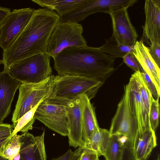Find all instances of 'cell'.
<instances>
[{
  "mask_svg": "<svg viewBox=\"0 0 160 160\" xmlns=\"http://www.w3.org/2000/svg\"><path fill=\"white\" fill-rule=\"evenodd\" d=\"M144 10L145 21L142 35L151 44L160 43V0H146Z\"/></svg>",
  "mask_w": 160,
  "mask_h": 160,
  "instance_id": "14",
  "label": "cell"
},
{
  "mask_svg": "<svg viewBox=\"0 0 160 160\" xmlns=\"http://www.w3.org/2000/svg\"><path fill=\"white\" fill-rule=\"evenodd\" d=\"M128 84L130 108L137 120L139 134L151 128L149 116L141 97L138 81L134 73L132 75Z\"/></svg>",
  "mask_w": 160,
  "mask_h": 160,
  "instance_id": "13",
  "label": "cell"
},
{
  "mask_svg": "<svg viewBox=\"0 0 160 160\" xmlns=\"http://www.w3.org/2000/svg\"><path fill=\"white\" fill-rule=\"evenodd\" d=\"M44 131L40 136L28 132L21 135L20 160H46L44 143Z\"/></svg>",
  "mask_w": 160,
  "mask_h": 160,
  "instance_id": "16",
  "label": "cell"
},
{
  "mask_svg": "<svg viewBox=\"0 0 160 160\" xmlns=\"http://www.w3.org/2000/svg\"><path fill=\"white\" fill-rule=\"evenodd\" d=\"M0 160H9L0 154Z\"/></svg>",
  "mask_w": 160,
  "mask_h": 160,
  "instance_id": "39",
  "label": "cell"
},
{
  "mask_svg": "<svg viewBox=\"0 0 160 160\" xmlns=\"http://www.w3.org/2000/svg\"><path fill=\"white\" fill-rule=\"evenodd\" d=\"M137 2V0H87L79 8L60 17L59 22L71 21L78 23L93 14L99 12L109 14L119 8H128Z\"/></svg>",
  "mask_w": 160,
  "mask_h": 160,
  "instance_id": "9",
  "label": "cell"
},
{
  "mask_svg": "<svg viewBox=\"0 0 160 160\" xmlns=\"http://www.w3.org/2000/svg\"><path fill=\"white\" fill-rule=\"evenodd\" d=\"M75 152V151H72L71 149H69L62 156L52 160H72Z\"/></svg>",
  "mask_w": 160,
  "mask_h": 160,
  "instance_id": "35",
  "label": "cell"
},
{
  "mask_svg": "<svg viewBox=\"0 0 160 160\" xmlns=\"http://www.w3.org/2000/svg\"><path fill=\"white\" fill-rule=\"evenodd\" d=\"M83 31L82 26L79 23L71 21L59 22L52 33L46 53L53 58L66 48L87 45L82 35Z\"/></svg>",
  "mask_w": 160,
  "mask_h": 160,
  "instance_id": "7",
  "label": "cell"
},
{
  "mask_svg": "<svg viewBox=\"0 0 160 160\" xmlns=\"http://www.w3.org/2000/svg\"><path fill=\"white\" fill-rule=\"evenodd\" d=\"M87 0H32V1L39 6L55 11L62 17L79 8Z\"/></svg>",
  "mask_w": 160,
  "mask_h": 160,
  "instance_id": "20",
  "label": "cell"
},
{
  "mask_svg": "<svg viewBox=\"0 0 160 160\" xmlns=\"http://www.w3.org/2000/svg\"><path fill=\"white\" fill-rule=\"evenodd\" d=\"M21 83L8 71L0 72V123L10 113L14 95Z\"/></svg>",
  "mask_w": 160,
  "mask_h": 160,
  "instance_id": "15",
  "label": "cell"
},
{
  "mask_svg": "<svg viewBox=\"0 0 160 160\" xmlns=\"http://www.w3.org/2000/svg\"><path fill=\"white\" fill-rule=\"evenodd\" d=\"M83 94L70 101L65 105L67 112L68 142L70 146L75 148L81 145Z\"/></svg>",
  "mask_w": 160,
  "mask_h": 160,
  "instance_id": "12",
  "label": "cell"
},
{
  "mask_svg": "<svg viewBox=\"0 0 160 160\" xmlns=\"http://www.w3.org/2000/svg\"><path fill=\"white\" fill-rule=\"evenodd\" d=\"M13 130L11 125L0 123V137H10Z\"/></svg>",
  "mask_w": 160,
  "mask_h": 160,
  "instance_id": "32",
  "label": "cell"
},
{
  "mask_svg": "<svg viewBox=\"0 0 160 160\" xmlns=\"http://www.w3.org/2000/svg\"><path fill=\"white\" fill-rule=\"evenodd\" d=\"M10 137H0V150Z\"/></svg>",
  "mask_w": 160,
  "mask_h": 160,
  "instance_id": "37",
  "label": "cell"
},
{
  "mask_svg": "<svg viewBox=\"0 0 160 160\" xmlns=\"http://www.w3.org/2000/svg\"><path fill=\"white\" fill-rule=\"evenodd\" d=\"M35 9L31 8L14 9L8 14L0 29V47L6 49L27 26Z\"/></svg>",
  "mask_w": 160,
  "mask_h": 160,
  "instance_id": "8",
  "label": "cell"
},
{
  "mask_svg": "<svg viewBox=\"0 0 160 160\" xmlns=\"http://www.w3.org/2000/svg\"><path fill=\"white\" fill-rule=\"evenodd\" d=\"M122 160H137L134 152L127 147L125 148Z\"/></svg>",
  "mask_w": 160,
  "mask_h": 160,
  "instance_id": "34",
  "label": "cell"
},
{
  "mask_svg": "<svg viewBox=\"0 0 160 160\" xmlns=\"http://www.w3.org/2000/svg\"><path fill=\"white\" fill-rule=\"evenodd\" d=\"M95 109L90 100L83 94L82 97L81 145L85 148L88 144L93 134L99 128Z\"/></svg>",
  "mask_w": 160,
  "mask_h": 160,
  "instance_id": "18",
  "label": "cell"
},
{
  "mask_svg": "<svg viewBox=\"0 0 160 160\" xmlns=\"http://www.w3.org/2000/svg\"><path fill=\"white\" fill-rule=\"evenodd\" d=\"M156 160H160V157L159 156H158V158Z\"/></svg>",
  "mask_w": 160,
  "mask_h": 160,
  "instance_id": "40",
  "label": "cell"
},
{
  "mask_svg": "<svg viewBox=\"0 0 160 160\" xmlns=\"http://www.w3.org/2000/svg\"><path fill=\"white\" fill-rule=\"evenodd\" d=\"M104 83L95 79L78 76H55L53 92L45 100L49 102L66 105L83 94L91 100L96 96Z\"/></svg>",
  "mask_w": 160,
  "mask_h": 160,
  "instance_id": "3",
  "label": "cell"
},
{
  "mask_svg": "<svg viewBox=\"0 0 160 160\" xmlns=\"http://www.w3.org/2000/svg\"><path fill=\"white\" fill-rule=\"evenodd\" d=\"M11 12L9 8L0 6V25H1L9 13Z\"/></svg>",
  "mask_w": 160,
  "mask_h": 160,
  "instance_id": "33",
  "label": "cell"
},
{
  "mask_svg": "<svg viewBox=\"0 0 160 160\" xmlns=\"http://www.w3.org/2000/svg\"><path fill=\"white\" fill-rule=\"evenodd\" d=\"M50 60L47 53L36 54L16 62L8 72L21 83L38 82L52 75Z\"/></svg>",
  "mask_w": 160,
  "mask_h": 160,
  "instance_id": "5",
  "label": "cell"
},
{
  "mask_svg": "<svg viewBox=\"0 0 160 160\" xmlns=\"http://www.w3.org/2000/svg\"><path fill=\"white\" fill-rule=\"evenodd\" d=\"M1 25H0V28H1Z\"/></svg>",
  "mask_w": 160,
  "mask_h": 160,
  "instance_id": "41",
  "label": "cell"
},
{
  "mask_svg": "<svg viewBox=\"0 0 160 160\" xmlns=\"http://www.w3.org/2000/svg\"><path fill=\"white\" fill-rule=\"evenodd\" d=\"M58 75L92 78L103 83L114 70L115 59L99 48L88 46L66 48L53 58Z\"/></svg>",
  "mask_w": 160,
  "mask_h": 160,
  "instance_id": "2",
  "label": "cell"
},
{
  "mask_svg": "<svg viewBox=\"0 0 160 160\" xmlns=\"http://www.w3.org/2000/svg\"><path fill=\"white\" fill-rule=\"evenodd\" d=\"M141 68L148 74L154 84L160 96V69L151 57L148 47L143 40L137 41L132 52Z\"/></svg>",
  "mask_w": 160,
  "mask_h": 160,
  "instance_id": "17",
  "label": "cell"
},
{
  "mask_svg": "<svg viewBox=\"0 0 160 160\" xmlns=\"http://www.w3.org/2000/svg\"><path fill=\"white\" fill-rule=\"evenodd\" d=\"M134 46H127L120 45L114 37H111L106 40L105 43L99 47L100 50L114 58L122 57L129 52H132Z\"/></svg>",
  "mask_w": 160,
  "mask_h": 160,
  "instance_id": "23",
  "label": "cell"
},
{
  "mask_svg": "<svg viewBox=\"0 0 160 160\" xmlns=\"http://www.w3.org/2000/svg\"><path fill=\"white\" fill-rule=\"evenodd\" d=\"M134 74L138 81L141 97L149 116L150 107L153 98L144 81L141 72H135Z\"/></svg>",
  "mask_w": 160,
  "mask_h": 160,
  "instance_id": "26",
  "label": "cell"
},
{
  "mask_svg": "<svg viewBox=\"0 0 160 160\" xmlns=\"http://www.w3.org/2000/svg\"><path fill=\"white\" fill-rule=\"evenodd\" d=\"M97 160H99V158Z\"/></svg>",
  "mask_w": 160,
  "mask_h": 160,
  "instance_id": "42",
  "label": "cell"
},
{
  "mask_svg": "<svg viewBox=\"0 0 160 160\" xmlns=\"http://www.w3.org/2000/svg\"><path fill=\"white\" fill-rule=\"evenodd\" d=\"M157 145L155 131L152 128L138 134L134 150L136 160H147Z\"/></svg>",
  "mask_w": 160,
  "mask_h": 160,
  "instance_id": "19",
  "label": "cell"
},
{
  "mask_svg": "<svg viewBox=\"0 0 160 160\" xmlns=\"http://www.w3.org/2000/svg\"><path fill=\"white\" fill-rule=\"evenodd\" d=\"M21 135L15 134L10 137L0 150V154L9 160L13 158L20 151Z\"/></svg>",
  "mask_w": 160,
  "mask_h": 160,
  "instance_id": "25",
  "label": "cell"
},
{
  "mask_svg": "<svg viewBox=\"0 0 160 160\" xmlns=\"http://www.w3.org/2000/svg\"><path fill=\"white\" fill-rule=\"evenodd\" d=\"M41 102L25 113L17 121L10 137L17 134L18 132L24 133L32 129L33 125L36 120L34 116V114Z\"/></svg>",
  "mask_w": 160,
  "mask_h": 160,
  "instance_id": "24",
  "label": "cell"
},
{
  "mask_svg": "<svg viewBox=\"0 0 160 160\" xmlns=\"http://www.w3.org/2000/svg\"><path fill=\"white\" fill-rule=\"evenodd\" d=\"M55 76L51 75L45 79L35 83H21L15 108L12 115V125L15 127L17 121L38 104L47 100L53 92Z\"/></svg>",
  "mask_w": 160,
  "mask_h": 160,
  "instance_id": "4",
  "label": "cell"
},
{
  "mask_svg": "<svg viewBox=\"0 0 160 160\" xmlns=\"http://www.w3.org/2000/svg\"><path fill=\"white\" fill-rule=\"evenodd\" d=\"M149 53L159 67L160 66V43L154 42L148 47Z\"/></svg>",
  "mask_w": 160,
  "mask_h": 160,
  "instance_id": "30",
  "label": "cell"
},
{
  "mask_svg": "<svg viewBox=\"0 0 160 160\" xmlns=\"http://www.w3.org/2000/svg\"><path fill=\"white\" fill-rule=\"evenodd\" d=\"M60 19L55 11L45 8L35 9L25 28L3 51V71H8L13 65L25 58L46 53L50 38Z\"/></svg>",
  "mask_w": 160,
  "mask_h": 160,
  "instance_id": "1",
  "label": "cell"
},
{
  "mask_svg": "<svg viewBox=\"0 0 160 160\" xmlns=\"http://www.w3.org/2000/svg\"><path fill=\"white\" fill-rule=\"evenodd\" d=\"M20 155L19 153L13 158L12 160H20Z\"/></svg>",
  "mask_w": 160,
  "mask_h": 160,
  "instance_id": "38",
  "label": "cell"
},
{
  "mask_svg": "<svg viewBox=\"0 0 160 160\" xmlns=\"http://www.w3.org/2000/svg\"><path fill=\"white\" fill-rule=\"evenodd\" d=\"M82 149L78 160H97L98 158V154L93 150L86 148Z\"/></svg>",
  "mask_w": 160,
  "mask_h": 160,
  "instance_id": "31",
  "label": "cell"
},
{
  "mask_svg": "<svg viewBox=\"0 0 160 160\" xmlns=\"http://www.w3.org/2000/svg\"><path fill=\"white\" fill-rule=\"evenodd\" d=\"M111 137L109 130L99 128L93 134L89 142L84 148H88L94 151L98 157L104 156Z\"/></svg>",
  "mask_w": 160,
  "mask_h": 160,
  "instance_id": "21",
  "label": "cell"
},
{
  "mask_svg": "<svg viewBox=\"0 0 160 160\" xmlns=\"http://www.w3.org/2000/svg\"><path fill=\"white\" fill-rule=\"evenodd\" d=\"M109 131L111 136L117 135L125 137L127 146L134 152L138 128L137 120L130 108L128 84L124 87L123 95L118 105Z\"/></svg>",
  "mask_w": 160,
  "mask_h": 160,
  "instance_id": "6",
  "label": "cell"
},
{
  "mask_svg": "<svg viewBox=\"0 0 160 160\" xmlns=\"http://www.w3.org/2000/svg\"><path fill=\"white\" fill-rule=\"evenodd\" d=\"M141 72L144 81L153 98L155 100L159 99L160 96L158 95L156 88L150 78L145 72L141 68Z\"/></svg>",
  "mask_w": 160,
  "mask_h": 160,
  "instance_id": "29",
  "label": "cell"
},
{
  "mask_svg": "<svg viewBox=\"0 0 160 160\" xmlns=\"http://www.w3.org/2000/svg\"><path fill=\"white\" fill-rule=\"evenodd\" d=\"M126 144V139L123 136H111L103 156L105 160H122Z\"/></svg>",
  "mask_w": 160,
  "mask_h": 160,
  "instance_id": "22",
  "label": "cell"
},
{
  "mask_svg": "<svg viewBox=\"0 0 160 160\" xmlns=\"http://www.w3.org/2000/svg\"><path fill=\"white\" fill-rule=\"evenodd\" d=\"M36 119L50 129L63 136H67V117L65 106L44 100L38 106Z\"/></svg>",
  "mask_w": 160,
  "mask_h": 160,
  "instance_id": "10",
  "label": "cell"
},
{
  "mask_svg": "<svg viewBox=\"0 0 160 160\" xmlns=\"http://www.w3.org/2000/svg\"><path fill=\"white\" fill-rule=\"evenodd\" d=\"M128 8H119L108 14L112 21V35L118 43L127 46H133L137 41L138 36L130 19Z\"/></svg>",
  "mask_w": 160,
  "mask_h": 160,
  "instance_id": "11",
  "label": "cell"
},
{
  "mask_svg": "<svg viewBox=\"0 0 160 160\" xmlns=\"http://www.w3.org/2000/svg\"><path fill=\"white\" fill-rule=\"evenodd\" d=\"M123 62L135 72H141L140 66L132 52H129L122 58Z\"/></svg>",
  "mask_w": 160,
  "mask_h": 160,
  "instance_id": "28",
  "label": "cell"
},
{
  "mask_svg": "<svg viewBox=\"0 0 160 160\" xmlns=\"http://www.w3.org/2000/svg\"><path fill=\"white\" fill-rule=\"evenodd\" d=\"M160 105L159 99H153L150 108L149 118L150 125L154 131L157 129L159 124Z\"/></svg>",
  "mask_w": 160,
  "mask_h": 160,
  "instance_id": "27",
  "label": "cell"
},
{
  "mask_svg": "<svg viewBox=\"0 0 160 160\" xmlns=\"http://www.w3.org/2000/svg\"><path fill=\"white\" fill-rule=\"evenodd\" d=\"M82 148L78 147L75 151V153L72 160H78L82 151Z\"/></svg>",
  "mask_w": 160,
  "mask_h": 160,
  "instance_id": "36",
  "label": "cell"
}]
</instances>
